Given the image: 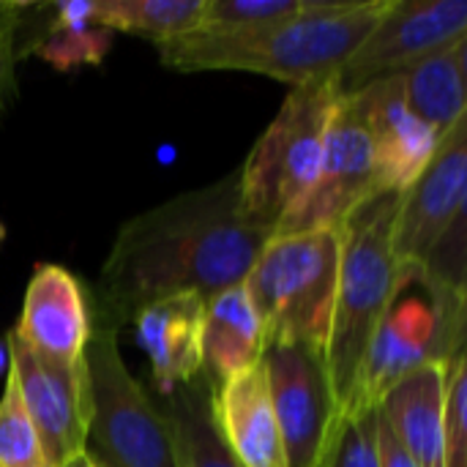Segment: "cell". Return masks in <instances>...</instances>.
Returning a JSON list of instances; mask_svg holds the SVG:
<instances>
[{
    "mask_svg": "<svg viewBox=\"0 0 467 467\" xmlns=\"http://www.w3.org/2000/svg\"><path fill=\"white\" fill-rule=\"evenodd\" d=\"M3 241H5V224L0 222V244H3Z\"/></svg>",
    "mask_w": 467,
    "mask_h": 467,
    "instance_id": "e575fe53",
    "label": "cell"
},
{
    "mask_svg": "<svg viewBox=\"0 0 467 467\" xmlns=\"http://www.w3.org/2000/svg\"><path fill=\"white\" fill-rule=\"evenodd\" d=\"M8 364H11V358H8V345H5V339H3V342H0V375L8 372Z\"/></svg>",
    "mask_w": 467,
    "mask_h": 467,
    "instance_id": "d6a6232c",
    "label": "cell"
},
{
    "mask_svg": "<svg viewBox=\"0 0 467 467\" xmlns=\"http://www.w3.org/2000/svg\"><path fill=\"white\" fill-rule=\"evenodd\" d=\"M467 197V115L441 137L427 170L402 192L394 222L400 263H424Z\"/></svg>",
    "mask_w": 467,
    "mask_h": 467,
    "instance_id": "7c38bea8",
    "label": "cell"
},
{
    "mask_svg": "<svg viewBox=\"0 0 467 467\" xmlns=\"http://www.w3.org/2000/svg\"><path fill=\"white\" fill-rule=\"evenodd\" d=\"M443 467H467V364L449 367Z\"/></svg>",
    "mask_w": 467,
    "mask_h": 467,
    "instance_id": "4316f807",
    "label": "cell"
},
{
    "mask_svg": "<svg viewBox=\"0 0 467 467\" xmlns=\"http://www.w3.org/2000/svg\"><path fill=\"white\" fill-rule=\"evenodd\" d=\"M317 467H380L378 408L339 413Z\"/></svg>",
    "mask_w": 467,
    "mask_h": 467,
    "instance_id": "7402d4cb",
    "label": "cell"
},
{
    "mask_svg": "<svg viewBox=\"0 0 467 467\" xmlns=\"http://www.w3.org/2000/svg\"><path fill=\"white\" fill-rule=\"evenodd\" d=\"M205 3L208 0H96V25L164 44L200 30Z\"/></svg>",
    "mask_w": 467,
    "mask_h": 467,
    "instance_id": "44dd1931",
    "label": "cell"
},
{
    "mask_svg": "<svg viewBox=\"0 0 467 467\" xmlns=\"http://www.w3.org/2000/svg\"><path fill=\"white\" fill-rule=\"evenodd\" d=\"M306 0H208L200 30L211 33H235L265 27L304 11Z\"/></svg>",
    "mask_w": 467,
    "mask_h": 467,
    "instance_id": "cb8c5ba5",
    "label": "cell"
},
{
    "mask_svg": "<svg viewBox=\"0 0 467 467\" xmlns=\"http://www.w3.org/2000/svg\"><path fill=\"white\" fill-rule=\"evenodd\" d=\"M375 194H380V186L367 123L356 99L339 96L331 112L317 181L274 235L339 230L348 216H353Z\"/></svg>",
    "mask_w": 467,
    "mask_h": 467,
    "instance_id": "9c48e42d",
    "label": "cell"
},
{
    "mask_svg": "<svg viewBox=\"0 0 467 467\" xmlns=\"http://www.w3.org/2000/svg\"><path fill=\"white\" fill-rule=\"evenodd\" d=\"M134 342L148 356L153 386L161 397L197 380L202 364L205 298L197 293L170 296L145 306L134 320Z\"/></svg>",
    "mask_w": 467,
    "mask_h": 467,
    "instance_id": "9a60e30c",
    "label": "cell"
},
{
    "mask_svg": "<svg viewBox=\"0 0 467 467\" xmlns=\"http://www.w3.org/2000/svg\"><path fill=\"white\" fill-rule=\"evenodd\" d=\"M211 389L213 383L205 378V372L175 389L170 397H164V410L172 421L181 465L183 467H241L233 457L227 443L222 441L216 421H213V405H211Z\"/></svg>",
    "mask_w": 467,
    "mask_h": 467,
    "instance_id": "d6986e66",
    "label": "cell"
},
{
    "mask_svg": "<svg viewBox=\"0 0 467 467\" xmlns=\"http://www.w3.org/2000/svg\"><path fill=\"white\" fill-rule=\"evenodd\" d=\"M467 36V0H391L337 77L339 96H353L369 82L397 77L421 60L457 47Z\"/></svg>",
    "mask_w": 467,
    "mask_h": 467,
    "instance_id": "ba28073f",
    "label": "cell"
},
{
    "mask_svg": "<svg viewBox=\"0 0 467 467\" xmlns=\"http://www.w3.org/2000/svg\"><path fill=\"white\" fill-rule=\"evenodd\" d=\"M446 391L449 367L427 364L400 380L378 405L380 419L419 467L446 460Z\"/></svg>",
    "mask_w": 467,
    "mask_h": 467,
    "instance_id": "e0dca14e",
    "label": "cell"
},
{
    "mask_svg": "<svg viewBox=\"0 0 467 467\" xmlns=\"http://www.w3.org/2000/svg\"><path fill=\"white\" fill-rule=\"evenodd\" d=\"M410 109L438 134H449L467 115V90L457 47L443 49L400 74Z\"/></svg>",
    "mask_w": 467,
    "mask_h": 467,
    "instance_id": "ffe728a7",
    "label": "cell"
},
{
    "mask_svg": "<svg viewBox=\"0 0 467 467\" xmlns=\"http://www.w3.org/2000/svg\"><path fill=\"white\" fill-rule=\"evenodd\" d=\"M0 467H49L44 460L38 435L25 410L16 375L8 364L0 397Z\"/></svg>",
    "mask_w": 467,
    "mask_h": 467,
    "instance_id": "603a6c76",
    "label": "cell"
},
{
    "mask_svg": "<svg viewBox=\"0 0 467 467\" xmlns=\"http://www.w3.org/2000/svg\"><path fill=\"white\" fill-rule=\"evenodd\" d=\"M342 265L339 230L274 235L246 276L265 348L304 345L326 353Z\"/></svg>",
    "mask_w": 467,
    "mask_h": 467,
    "instance_id": "277c9868",
    "label": "cell"
},
{
    "mask_svg": "<svg viewBox=\"0 0 467 467\" xmlns=\"http://www.w3.org/2000/svg\"><path fill=\"white\" fill-rule=\"evenodd\" d=\"M25 3H5L0 0V33H16L25 22Z\"/></svg>",
    "mask_w": 467,
    "mask_h": 467,
    "instance_id": "4dcf8cb0",
    "label": "cell"
},
{
    "mask_svg": "<svg viewBox=\"0 0 467 467\" xmlns=\"http://www.w3.org/2000/svg\"><path fill=\"white\" fill-rule=\"evenodd\" d=\"M271 238L241 208V172L170 197L115 233L93 287V323L120 331L181 293L211 301L246 282Z\"/></svg>",
    "mask_w": 467,
    "mask_h": 467,
    "instance_id": "6da1fadb",
    "label": "cell"
},
{
    "mask_svg": "<svg viewBox=\"0 0 467 467\" xmlns=\"http://www.w3.org/2000/svg\"><path fill=\"white\" fill-rule=\"evenodd\" d=\"M265 356V328L246 285H235L205 301L202 364L211 383H224Z\"/></svg>",
    "mask_w": 467,
    "mask_h": 467,
    "instance_id": "ac0fdd59",
    "label": "cell"
},
{
    "mask_svg": "<svg viewBox=\"0 0 467 467\" xmlns=\"http://www.w3.org/2000/svg\"><path fill=\"white\" fill-rule=\"evenodd\" d=\"M467 364V285L460 293V306H457V326H454V348H451V361L449 367Z\"/></svg>",
    "mask_w": 467,
    "mask_h": 467,
    "instance_id": "f546056e",
    "label": "cell"
},
{
    "mask_svg": "<svg viewBox=\"0 0 467 467\" xmlns=\"http://www.w3.org/2000/svg\"><path fill=\"white\" fill-rule=\"evenodd\" d=\"M402 194L380 192L339 227L342 265L326 367L337 400V416L361 410V372L378 323L397 290L400 260L394 254V222Z\"/></svg>",
    "mask_w": 467,
    "mask_h": 467,
    "instance_id": "3957f363",
    "label": "cell"
},
{
    "mask_svg": "<svg viewBox=\"0 0 467 467\" xmlns=\"http://www.w3.org/2000/svg\"><path fill=\"white\" fill-rule=\"evenodd\" d=\"M66 467H90V462H88V457H82V460H77V462H71V465Z\"/></svg>",
    "mask_w": 467,
    "mask_h": 467,
    "instance_id": "836d02e7",
    "label": "cell"
},
{
    "mask_svg": "<svg viewBox=\"0 0 467 467\" xmlns=\"http://www.w3.org/2000/svg\"><path fill=\"white\" fill-rule=\"evenodd\" d=\"M109 49H112V30H104V27L49 33L36 47V52L57 71H71L79 66H99Z\"/></svg>",
    "mask_w": 467,
    "mask_h": 467,
    "instance_id": "d4e9b609",
    "label": "cell"
},
{
    "mask_svg": "<svg viewBox=\"0 0 467 467\" xmlns=\"http://www.w3.org/2000/svg\"><path fill=\"white\" fill-rule=\"evenodd\" d=\"M391 0H306L298 16L235 33L194 30L156 44L172 71H249L293 88L337 82Z\"/></svg>",
    "mask_w": 467,
    "mask_h": 467,
    "instance_id": "7a4b0ae2",
    "label": "cell"
},
{
    "mask_svg": "<svg viewBox=\"0 0 467 467\" xmlns=\"http://www.w3.org/2000/svg\"><path fill=\"white\" fill-rule=\"evenodd\" d=\"M457 57H460V68H462V79H465V90H467V36L457 44Z\"/></svg>",
    "mask_w": 467,
    "mask_h": 467,
    "instance_id": "1f68e13d",
    "label": "cell"
},
{
    "mask_svg": "<svg viewBox=\"0 0 467 467\" xmlns=\"http://www.w3.org/2000/svg\"><path fill=\"white\" fill-rule=\"evenodd\" d=\"M378 446H380V467H419L416 460L391 435V430L386 427L380 413H378Z\"/></svg>",
    "mask_w": 467,
    "mask_h": 467,
    "instance_id": "f1b7e54d",
    "label": "cell"
},
{
    "mask_svg": "<svg viewBox=\"0 0 467 467\" xmlns=\"http://www.w3.org/2000/svg\"><path fill=\"white\" fill-rule=\"evenodd\" d=\"M49 11H52L49 33L99 27L96 25V0H60V3H52Z\"/></svg>",
    "mask_w": 467,
    "mask_h": 467,
    "instance_id": "83f0119b",
    "label": "cell"
},
{
    "mask_svg": "<svg viewBox=\"0 0 467 467\" xmlns=\"http://www.w3.org/2000/svg\"><path fill=\"white\" fill-rule=\"evenodd\" d=\"M5 345L25 410L33 421L47 465L66 467L88 457V361L79 367H63L41 358L14 331L5 334Z\"/></svg>",
    "mask_w": 467,
    "mask_h": 467,
    "instance_id": "30bf717a",
    "label": "cell"
},
{
    "mask_svg": "<svg viewBox=\"0 0 467 467\" xmlns=\"http://www.w3.org/2000/svg\"><path fill=\"white\" fill-rule=\"evenodd\" d=\"M421 265L435 282L454 293H462L467 285V197Z\"/></svg>",
    "mask_w": 467,
    "mask_h": 467,
    "instance_id": "484cf974",
    "label": "cell"
},
{
    "mask_svg": "<svg viewBox=\"0 0 467 467\" xmlns=\"http://www.w3.org/2000/svg\"><path fill=\"white\" fill-rule=\"evenodd\" d=\"M88 462H90V460H88ZM90 467H96V465H93V462H90Z\"/></svg>",
    "mask_w": 467,
    "mask_h": 467,
    "instance_id": "d590c367",
    "label": "cell"
},
{
    "mask_svg": "<svg viewBox=\"0 0 467 467\" xmlns=\"http://www.w3.org/2000/svg\"><path fill=\"white\" fill-rule=\"evenodd\" d=\"M213 421L241 467H287L265 364L213 383Z\"/></svg>",
    "mask_w": 467,
    "mask_h": 467,
    "instance_id": "2e32d148",
    "label": "cell"
},
{
    "mask_svg": "<svg viewBox=\"0 0 467 467\" xmlns=\"http://www.w3.org/2000/svg\"><path fill=\"white\" fill-rule=\"evenodd\" d=\"M460 293L435 282L421 263H400L397 290L378 323L361 372L358 408L380 400L410 372L451 361Z\"/></svg>",
    "mask_w": 467,
    "mask_h": 467,
    "instance_id": "52a82bcc",
    "label": "cell"
},
{
    "mask_svg": "<svg viewBox=\"0 0 467 467\" xmlns=\"http://www.w3.org/2000/svg\"><path fill=\"white\" fill-rule=\"evenodd\" d=\"M118 334L93 323L85 353L90 383L88 460L96 467H183L172 421L129 372Z\"/></svg>",
    "mask_w": 467,
    "mask_h": 467,
    "instance_id": "8992f818",
    "label": "cell"
},
{
    "mask_svg": "<svg viewBox=\"0 0 467 467\" xmlns=\"http://www.w3.org/2000/svg\"><path fill=\"white\" fill-rule=\"evenodd\" d=\"M353 99L372 140L380 192H408L427 170L441 137L410 109L400 74L369 82Z\"/></svg>",
    "mask_w": 467,
    "mask_h": 467,
    "instance_id": "5bb4252c",
    "label": "cell"
},
{
    "mask_svg": "<svg viewBox=\"0 0 467 467\" xmlns=\"http://www.w3.org/2000/svg\"><path fill=\"white\" fill-rule=\"evenodd\" d=\"M337 99V82L293 88L254 142L238 170L241 208L254 224L276 233L315 186Z\"/></svg>",
    "mask_w": 467,
    "mask_h": 467,
    "instance_id": "5b68a950",
    "label": "cell"
},
{
    "mask_svg": "<svg viewBox=\"0 0 467 467\" xmlns=\"http://www.w3.org/2000/svg\"><path fill=\"white\" fill-rule=\"evenodd\" d=\"M36 356L63 367L85 364L93 337V309L82 282L55 263H38L11 328Z\"/></svg>",
    "mask_w": 467,
    "mask_h": 467,
    "instance_id": "4fadbf2b",
    "label": "cell"
},
{
    "mask_svg": "<svg viewBox=\"0 0 467 467\" xmlns=\"http://www.w3.org/2000/svg\"><path fill=\"white\" fill-rule=\"evenodd\" d=\"M263 364L287 467H317L337 419L326 353L304 345H271Z\"/></svg>",
    "mask_w": 467,
    "mask_h": 467,
    "instance_id": "8fae6325",
    "label": "cell"
}]
</instances>
